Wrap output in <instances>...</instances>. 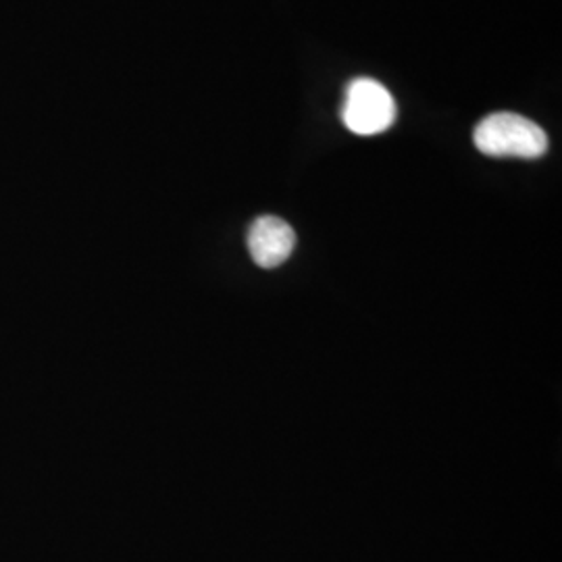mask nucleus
Masks as SVG:
<instances>
[{
    "mask_svg": "<svg viewBox=\"0 0 562 562\" xmlns=\"http://www.w3.org/2000/svg\"><path fill=\"white\" fill-rule=\"evenodd\" d=\"M473 140L487 157L540 159L548 150V136L538 123L517 113H492L480 121Z\"/></svg>",
    "mask_w": 562,
    "mask_h": 562,
    "instance_id": "f257e3e1",
    "label": "nucleus"
},
{
    "mask_svg": "<svg viewBox=\"0 0 562 562\" xmlns=\"http://www.w3.org/2000/svg\"><path fill=\"white\" fill-rule=\"evenodd\" d=\"M341 121L359 136L382 134L396 121V102L380 81L371 78L352 80L346 88Z\"/></svg>",
    "mask_w": 562,
    "mask_h": 562,
    "instance_id": "f03ea898",
    "label": "nucleus"
},
{
    "mask_svg": "<svg viewBox=\"0 0 562 562\" xmlns=\"http://www.w3.org/2000/svg\"><path fill=\"white\" fill-rule=\"evenodd\" d=\"M296 246V234L290 223L265 215L248 229V252L262 269H276L288 261Z\"/></svg>",
    "mask_w": 562,
    "mask_h": 562,
    "instance_id": "7ed1b4c3",
    "label": "nucleus"
}]
</instances>
